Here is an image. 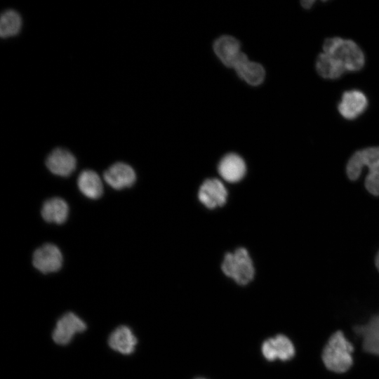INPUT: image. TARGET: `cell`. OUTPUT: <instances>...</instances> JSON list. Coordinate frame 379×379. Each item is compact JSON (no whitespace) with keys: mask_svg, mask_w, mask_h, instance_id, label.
Instances as JSON below:
<instances>
[{"mask_svg":"<svg viewBox=\"0 0 379 379\" xmlns=\"http://www.w3.org/2000/svg\"><path fill=\"white\" fill-rule=\"evenodd\" d=\"M366 167L368 173L365 185L373 195H379V147H367L356 152L347 165V174L350 180H355Z\"/></svg>","mask_w":379,"mask_h":379,"instance_id":"6da1fadb","label":"cell"},{"mask_svg":"<svg viewBox=\"0 0 379 379\" xmlns=\"http://www.w3.org/2000/svg\"><path fill=\"white\" fill-rule=\"evenodd\" d=\"M322 48L323 52L331 56L345 71H357L364 65L362 50L351 39L338 36L328 38Z\"/></svg>","mask_w":379,"mask_h":379,"instance_id":"7a4b0ae2","label":"cell"},{"mask_svg":"<svg viewBox=\"0 0 379 379\" xmlns=\"http://www.w3.org/2000/svg\"><path fill=\"white\" fill-rule=\"evenodd\" d=\"M352 345L346 339L343 332L334 333L326 345L322 360L326 367L335 373L347 371L352 365Z\"/></svg>","mask_w":379,"mask_h":379,"instance_id":"3957f363","label":"cell"},{"mask_svg":"<svg viewBox=\"0 0 379 379\" xmlns=\"http://www.w3.org/2000/svg\"><path fill=\"white\" fill-rule=\"evenodd\" d=\"M221 269L223 273L239 285H246L253 279L255 269L248 251L239 248L224 257Z\"/></svg>","mask_w":379,"mask_h":379,"instance_id":"277c9868","label":"cell"},{"mask_svg":"<svg viewBox=\"0 0 379 379\" xmlns=\"http://www.w3.org/2000/svg\"><path fill=\"white\" fill-rule=\"evenodd\" d=\"M87 324L77 314L67 312L57 321L52 332V338L59 345H67L71 343L76 334L84 332Z\"/></svg>","mask_w":379,"mask_h":379,"instance_id":"5b68a950","label":"cell"},{"mask_svg":"<svg viewBox=\"0 0 379 379\" xmlns=\"http://www.w3.org/2000/svg\"><path fill=\"white\" fill-rule=\"evenodd\" d=\"M62 255L55 244L46 243L36 248L32 255V265L44 274L56 272L62 265Z\"/></svg>","mask_w":379,"mask_h":379,"instance_id":"8992f818","label":"cell"},{"mask_svg":"<svg viewBox=\"0 0 379 379\" xmlns=\"http://www.w3.org/2000/svg\"><path fill=\"white\" fill-rule=\"evenodd\" d=\"M103 178L113 189L121 190L134 185L136 174L130 165L124 162H116L105 171Z\"/></svg>","mask_w":379,"mask_h":379,"instance_id":"52a82bcc","label":"cell"},{"mask_svg":"<svg viewBox=\"0 0 379 379\" xmlns=\"http://www.w3.org/2000/svg\"><path fill=\"white\" fill-rule=\"evenodd\" d=\"M45 164L52 173L68 177L76 169L77 159L70 151L58 147L47 156Z\"/></svg>","mask_w":379,"mask_h":379,"instance_id":"ba28073f","label":"cell"},{"mask_svg":"<svg viewBox=\"0 0 379 379\" xmlns=\"http://www.w3.org/2000/svg\"><path fill=\"white\" fill-rule=\"evenodd\" d=\"M227 191L222 182L217 178L206 180L200 186L198 198L208 208L223 206L227 200Z\"/></svg>","mask_w":379,"mask_h":379,"instance_id":"9c48e42d","label":"cell"},{"mask_svg":"<svg viewBox=\"0 0 379 379\" xmlns=\"http://www.w3.org/2000/svg\"><path fill=\"white\" fill-rule=\"evenodd\" d=\"M213 50L225 65L233 69L244 55L241 51L239 41L228 35L217 39L213 44Z\"/></svg>","mask_w":379,"mask_h":379,"instance_id":"30bf717a","label":"cell"},{"mask_svg":"<svg viewBox=\"0 0 379 379\" xmlns=\"http://www.w3.org/2000/svg\"><path fill=\"white\" fill-rule=\"evenodd\" d=\"M262 353L268 361L277 359L287 361L294 356L295 347L288 337L278 335L274 338H268L262 343Z\"/></svg>","mask_w":379,"mask_h":379,"instance_id":"8fae6325","label":"cell"},{"mask_svg":"<svg viewBox=\"0 0 379 379\" xmlns=\"http://www.w3.org/2000/svg\"><path fill=\"white\" fill-rule=\"evenodd\" d=\"M107 342L114 351L129 355L134 352L138 340L129 326L121 325L111 332Z\"/></svg>","mask_w":379,"mask_h":379,"instance_id":"7c38bea8","label":"cell"},{"mask_svg":"<svg viewBox=\"0 0 379 379\" xmlns=\"http://www.w3.org/2000/svg\"><path fill=\"white\" fill-rule=\"evenodd\" d=\"M367 104V98L361 91L350 90L343 94L338 109L344 118L353 119L365 110Z\"/></svg>","mask_w":379,"mask_h":379,"instance_id":"4fadbf2b","label":"cell"},{"mask_svg":"<svg viewBox=\"0 0 379 379\" xmlns=\"http://www.w3.org/2000/svg\"><path fill=\"white\" fill-rule=\"evenodd\" d=\"M218 171L225 180L233 183L240 181L244 178L246 172V166L239 155L230 153L221 159Z\"/></svg>","mask_w":379,"mask_h":379,"instance_id":"5bb4252c","label":"cell"},{"mask_svg":"<svg viewBox=\"0 0 379 379\" xmlns=\"http://www.w3.org/2000/svg\"><path fill=\"white\" fill-rule=\"evenodd\" d=\"M69 207L60 197H55L46 200L41 207L43 219L49 223L63 224L67 219Z\"/></svg>","mask_w":379,"mask_h":379,"instance_id":"9a60e30c","label":"cell"},{"mask_svg":"<svg viewBox=\"0 0 379 379\" xmlns=\"http://www.w3.org/2000/svg\"><path fill=\"white\" fill-rule=\"evenodd\" d=\"M80 192L87 198L97 199L103 193V186L99 175L94 171L86 169L81 171L77 179Z\"/></svg>","mask_w":379,"mask_h":379,"instance_id":"2e32d148","label":"cell"},{"mask_svg":"<svg viewBox=\"0 0 379 379\" xmlns=\"http://www.w3.org/2000/svg\"><path fill=\"white\" fill-rule=\"evenodd\" d=\"M238 76L251 86L262 83L265 76L264 67L259 63L250 61L245 55L234 68Z\"/></svg>","mask_w":379,"mask_h":379,"instance_id":"e0dca14e","label":"cell"},{"mask_svg":"<svg viewBox=\"0 0 379 379\" xmlns=\"http://www.w3.org/2000/svg\"><path fill=\"white\" fill-rule=\"evenodd\" d=\"M355 332L362 336L364 350L379 356V315L373 317L367 324L355 328Z\"/></svg>","mask_w":379,"mask_h":379,"instance_id":"ac0fdd59","label":"cell"},{"mask_svg":"<svg viewBox=\"0 0 379 379\" xmlns=\"http://www.w3.org/2000/svg\"><path fill=\"white\" fill-rule=\"evenodd\" d=\"M315 66L318 74L325 79H337L345 72L340 65L324 52H321L317 57Z\"/></svg>","mask_w":379,"mask_h":379,"instance_id":"d6986e66","label":"cell"},{"mask_svg":"<svg viewBox=\"0 0 379 379\" xmlns=\"http://www.w3.org/2000/svg\"><path fill=\"white\" fill-rule=\"evenodd\" d=\"M20 15L14 10H6L2 13L0 20V35L2 38L16 36L22 28Z\"/></svg>","mask_w":379,"mask_h":379,"instance_id":"ffe728a7","label":"cell"},{"mask_svg":"<svg viewBox=\"0 0 379 379\" xmlns=\"http://www.w3.org/2000/svg\"><path fill=\"white\" fill-rule=\"evenodd\" d=\"M300 3H301L302 6L304 7L305 8H310L312 7L313 4L314 3V1H312V0L302 1Z\"/></svg>","mask_w":379,"mask_h":379,"instance_id":"44dd1931","label":"cell"},{"mask_svg":"<svg viewBox=\"0 0 379 379\" xmlns=\"http://www.w3.org/2000/svg\"><path fill=\"white\" fill-rule=\"evenodd\" d=\"M375 266L378 269V270L379 271V252L376 256V258H375Z\"/></svg>","mask_w":379,"mask_h":379,"instance_id":"7402d4cb","label":"cell"},{"mask_svg":"<svg viewBox=\"0 0 379 379\" xmlns=\"http://www.w3.org/2000/svg\"><path fill=\"white\" fill-rule=\"evenodd\" d=\"M195 379H206V378H195Z\"/></svg>","mask_w":379,"mask_h":379,"instance_id":"603a6c76","label":"cell"}]
</instances>
